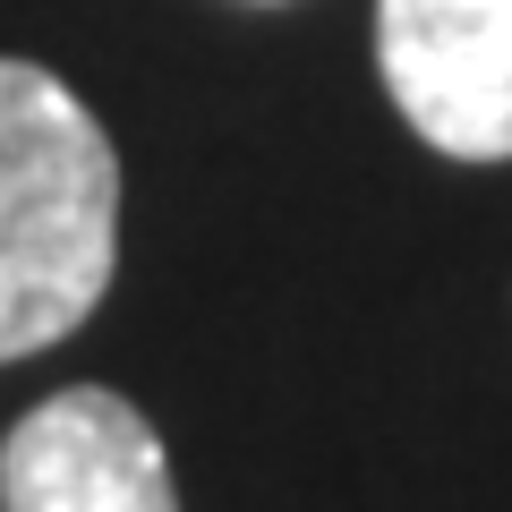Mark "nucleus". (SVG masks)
Here are the masks:
<instances>
[{
    "instance_id": "obj_1",
    "label": "nucleus",
    "mask_w": 512,
    "mask_h": 512,
    "mask_svg": "<svg viewBox=\"0 0 512 512\" xmlns=\"http://www.w3.org/2000/svg\"><path fill=\"white\" fill-rule=\"evenodd\" d=\"M120 265V154L35 60H0V367L77 333Z\"/></svg>"
},
{
    "instance_id": "obj_2",
    "label": "nucleus",
    "mask_w": 512,
    "mask_h": 512,
    "mask_svg": "<svg viewBox=\"0 0 512 512\" xmlns=\"http://www.w3.org/2000/svg\"><path fill=\"white\" fill-rule=\"evenodd\" d=\"M376 60L436 154L512 163V0H376Z\"/></svg>"
},
{
    "instance_id": "obj_3",
    "label": "nucleus",
    "mask_w": 512,
    "mask_h": 512,
    "mask_svg": "<svg viewBox=\"0 0 512 512\" xmlns=\"http://www.w3.org/2000/svg\"><path fill=\"white\" fill-rule=\"evenodd\" d=\"M0 512H180V487L146 410L69 384L0 436Z\"/></svg>"
}]
</instances>
